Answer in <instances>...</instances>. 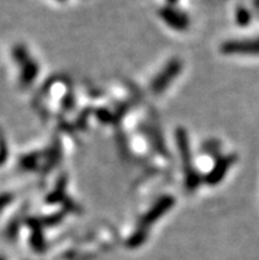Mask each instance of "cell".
Returning <instances> with one entry per match:
<instances>
[{
	"label": "cell",
	"mask_w": 259,
	"mask_h": 260,
	"mask_svg": "<svg viewBox=\"0 0 259 260\" xmlns=\"http://www.w3.org/2000/svg\"><path fill=\"white\" fill-rule=\"evenodd\" d=\"M232 162H233V157H232V156L220 158V160L216 162V165H214L213 168H212V171L208 173V176L205 177V181L209 185H212V186L218 184V182L225 177V173H226L227 169L230 168Z\"/></svg>",
	"instance_id": "8992f818"
},
{
	"label": "cell",
	"mask_w": 259,
	"mask_h": 260,
	"mask_svg": "<svg viewBox=\"0 0 259 260\" xmlns=\"http://www.w3.org/2000/svg\"><path fill=\"white\" fill-rule=\"evenodd\" d=\"M175 205V198L172 196H163L158 201L152 205V208L141 217L136 230L132 233V235L128 239V246L130 247H138L147 239L148 230L151 229L155 222H158L168 210H171Z\"/></svg>",
	"instance_id": "6da1fadb"
},
{
	"label": "cell",
	"mask_w": 259,
	"mask_h": 260,
	"mask_svg": "<svg viewBox=\"0 0 259 260\" xmlns=\"http://www.w3.org/2000/svg\"><path fill=\"white\" fill-rule=\"evenodd\" d=\"M56 2H60V3H64V2H66V0H56Z\"/></svg>",
	"instance_id": "ba28073f"
},
{
	"label": "cell",
	"mask_w": 259,
	"mask_h": 260,
	"mask_svg": "<svg viewBox=\"0 0 259 260\" xmlns=\"http://www.w3.org/2000/svg\"><path fill=\"white\" fill-rule=\"evenodd\" d=\"M183 70V62L179 58H172L167 62L161 72L154 78L151 82V90L155 95H160L169 87L179 74Z\"/></svg>",
	"instance_id": "5b68a950"
},
{
	"label": "cell",
	"mask_w": 259,
	"mask_h": 260,
	"mask_svg": "<svg viewBox=\"0 0 259 260\" xmlns=\"http://www.w3.org/2000/svg\"><path fill=\"white\" fill-rule=\"evenodd\" d=\"M15 58L19 62L21 68V77H20V82L24 87L32 85L39 74V63L31 57L30 52L24 45H17L13 49Z\"/></svg>",
	"instance_id": "277c9868"
},
{
	"label": "cell",
	"mask_w": 259,
	"mask_h": 260,
	"mask_svg": "<svg viewBox=\"0 0 259 260\" xmlns=\"http://www.w3.org/2000/svg\"><path fill=\"white\" fill-rule=\"evenodd\" d=\"M179 0H165V4H171V6H177Z\"/></svg>",
	"instance_id": "52a82bcc"
},
{
	"label": "cell",
	"mask_w": 259,
	"mask_h": 260,
	"mask_svg": "<svg viewBox=\"0 0 259 260\" xmlns=\"http://www.w3.org/2000/svg\"><path fill=\"white\" fill-rule=\"evenodd\" d=\"M176 144L179 152H180V157L184 164V172H185V186L189 191H193L194 189L200 185L201 178L200 175L193 167L192 161V153H190V145L189 139H188L187 131L184 128L176 129Z\"/></svg>",
	"instance_id": "7a4b0ae2"
},
{
	"label": "cell",
	"mask_w": 259,
	"mask_h": 260,
	"mask_svg": "<svg viewBox=\"0 0 259 260\" xmlns=\"http://www.w3.org/2000/svg\"><path fill=\"white\" fill-rule=\"evenodd\" d=\"M158 15L161 21L171 29L177 30V32H185L189 29L190 19L188 13L177 6L165 4L159 8Z\"/></svg>",
	"instance_id": "3957f363"
}]
</instances>
